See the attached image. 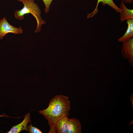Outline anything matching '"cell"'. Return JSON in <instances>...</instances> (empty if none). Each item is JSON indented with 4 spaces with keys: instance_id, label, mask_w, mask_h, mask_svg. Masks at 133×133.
<instances>
[{
    "instance_id": "obj_1",
    "label": "cell",
    "mask_w": 133,
    "mask_h": 133,
    "mask_svg": "<svg viewBox=\"0 0 133 133\" xmlns=\"http://www.w3.org/2000/svg\"><path fill=\"white\" fill-rule=\"evenodd\" d=\"M70 105L68 97L58 95L52 99L46 109L39 111V113L48 120L50 127L49 133L57 132V123L63 117L68 116L70 109Z\"/></svg>"
},
{
    "instance_id": "obj_2",
    "label": "cell",
    "mask_w": 133,
    "mask_h": 133,
    "mask_svg": "<svg viewBox=\"0 0 133 133\" xmlns=\"http://www.w3.org/2000/svg\"><path fill=\"white\" fill-rule=\"evenodd\" d=\"M17 0L21 2L24 6L20 10H17L15 12V17L20 21L23 19L25 15L29 13L32 14L35 17L37 23L36 28L34 33L40 32L42 25L45 24L46 22L41 17V11L37 4L34 0Z\"/></svg>"
},
{
    "instance_id": "obj_3",
    "label": "cell",
    "mask_w": 133,
    "mask_h": 133,
    "mask_svg": "<svg viewBox=\"0 0 133 133\" xmlns=\"http://www.w3.org/2000/svg\"><path fill=\"white\" fill-rule=\"evenodd\" d=\"M23 32V30L20 27L16 28L11 25L8 22L5 17L0 20V39H2L8 33L18 34L21 33Z\"/></svg>"
},
{
    "instance_id": "obj_4",
    "label": "cell",
    "mask_w": 133,
    "mask_h": 133,
    "mask_svg": "<svg viewBox=\"0 0 133 133\" xmlns=\"http://www.w3.org/2000/svg\"><path fill=\"white\" fill-rule=\"evenodd\" d=\"M122 57L128 60L131 66H133V38L122 42Z\"/></svg>"
},
{
    "instance_id": "obj_5",
    "label": "cell",
    "mask_w": 133,
    "mask_h": 133,
    "mask_svg": "<svg viewBox=\"0 0 133 133\" xmlns=\"http://www.w3.org/2000/svg\"><path fill=\"white\" fill-rule=\"evenodd\" d=\"M31 121L30 113L26 114L23 121L19 124L13 126L7 133H19L23 130L29 132L27 128L28 124Z\"/></svg>"
},
{
    "instance_id": "obj_6",
    "label": "cell",
    "mask_w": 133,
    "mask_h": 133,
    "mask_svg": "<svg viewBox=\"0 0 133 133\" xmlns=\"http://www.w3.org/2000/svg\"><path fill=\"white\" fill-rule=\"evenodd\" d=\"M100 2H101V4L103 6L107 4L112 7L117 13L121 14L122 12V10L118 7L115 3L113 0H98L96 6L93 11L90 14H88L87 15V18L92 17L98 12V5Z\"/></svg>"
},
{
    "instance_id": "obj_7",
    "label": "cell",
    "mask_w": 133,
    "mask_h": 133,
    "mask_svg": "<svg viewBox=\"0 0 133 133\" xmlns=\"http://www.w3.org/2000/svg\"><path fill=\"white\" fill-rule=\"evenodd\" d=\"M67 133H81V126L80 121L77 119L68 118Z\"/></svg>"
},
{
    "instance_id": "obj_8",
    "label": "cell",
    "mask_w": 133,
    "mask_h": 133,
    "mask_svg": "<svg viewBox=\"0 0 133 133\" xmlns=\"http://www.w3.org/2000/svg\"><path fill=\"white\" fill-rule=\"evenodd\" d=\"M120 5V8L122 10V12L120 14L121 22L129 19H133V10L128 9L125 5L123 0H121Z\"/></svg>"
},
{
    "instance_id": "obj_9",
    "label": "cell",
    "mask_w": 133,
    "mask_h": 133,
    "mask_svg": "<svg viewBox=\"0 0 133 133\" xmlns=\"http://www.w3.org/2000/svg\"><path fill=\"white\" fill-rule=\"evenodd\" d=\"M127 23L128 25L127 31L125 34L118 39L119 42L127 41L133 36V19L127 20Z\"/></svg>"
},
{
    "instance_id": "obj_10",
    "label": "cell",
    "mask_w": 133,
    "mask_h": 133,
    "mask_svg": "<svg viewBox=\"0 0 133 133\" xmlns=\"http://www.w3.org/2000/svg\"><path fill=\"white\" fill-rule=\"evenodd\" d=\"M68 116H64L60 119L56 125V132L58 133H67Z\"/></svg>"
},
{
    "instance_id": "obj_11",
    "label": "cell",
    "mask_w": 133,
    "mask_h": 133,
    "mask_svg": "<svg viewBox=\"0 0 133 133\" xmlns=\"http://www.w3.org/2000/svg\"><path fill=\"white\" fill-rule=\"evenodd\" d=\"M27 128L30 133H42L39 129L33 126L31 123L30 125H27Z\"/></svg>"
},
{
    "instance_id": "obj_12",
    "label": "cell",
    "mask_w": 133,
    "mask_h": 133,
    "mask_svg": "<svg viewBox=\"0 0 133 133\" xmlns=\"http://www.w3.org/2000/svg\"><path fill=\"white\" fill-rule=\"evenodd\" d=\"M45 6V12L47 13L49 11V8L53 0H42Z\"/></svg>"
},
{
    "instance_id": "obj_13",
    "label": "cell",
    "mask_w": 133,
    "mask_h": 133,
    "mask_svg": "<svg viewBox=\"0 0 133 133\" xmlns=\"http://www.w3.org/2000/svg\"><path fill=\"white\" fill-rule=\"evenodd\" d=\"M124 2L127 3H131L133 2V0H123Z\"/></svg>"
},
{
    "instance_id": "obj_14",
    "label": "cell",
    "mask_w": 133,
    "mask_h": 133,
    "mask_svg": "<svg viewBox=\"0 0 133 133\" xmlns=\"http://www.w3.org/2000/svg\"><path fill=\"white\" fill-rule=\"evenodd\" d=\"M0 117H10L9 116H7L4 114H3L1 115H0Z\"/></svg>"
}]
</instances>
